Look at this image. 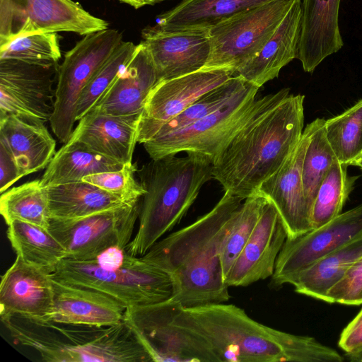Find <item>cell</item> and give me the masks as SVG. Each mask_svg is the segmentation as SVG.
<instances>
[{"instance_id": "obj_1", "label": "cell", "mask_w": 362, "mask_h": 362, "mask_svg": "<svg viewBox=\"0 0 362 362\" xmlns=\"http://www.w3.org/2000/svg\"><path fill=\"white\" fill-rule=\"evenodd\" d=\"M242 199L228 192L195 222L157 241L142 257L170 276V299L183 308L229 300L222 263L223 241Z\"/></svg>"}, {"instance_id": "obj_2", "label": "cell", "mask_w": 362, "mask_h": 362, "mask_svg": "<svg viewBox=\"0 0 362 362\" xmlns=\"http://www.w3.org/2000/svg\"><path fill=\"white\" fill-rule=\"evenodd\" d=\"M289 88L272 98L233 136L212 164V177L242 200L258 193L276 173L303 134L304 95Z\"/></svg>"}, {"instance_id": "obj_3", "label": "cell", "mask_w": 362, "mask_h": 362, "mask_svg": "<svg viewBox=\"0 0 362 362\" xmlns=\"http://www.w3.org/2000/svg\"><path fill=\"white\" fill-rule=\"evenodd\" d=\"M176 320L202 335L219 361L305 362L312 351L310 337L262 325L232 304L180 305Z\"/></svg>"}, {"instance_id": "obj_4", "label": "cell", "mask_w": 362, "mask_h": 362, "mask_svg": "<svg viewBox=\"0 0 362 362\" xmlns=\"http://www.w3.org/2000/svg\"><path fill=\"white\" fill-rule=\"evenodd\" d=\"M212 162L202 155L168 156L152 159L139 170L145 190L141 198L137 232L126 247L144 256L187 213L202 186L212 177Z\"/></svg>"}, {"instance_id": "obj_5", "label": "cell", "mask_w": 362, "mask_h": 362, "mask_svg": "<svg viewBox=\"0 0 362 362\" xmlns=\"http://www.w3.org/2000/svg\"><path fill=\"white\" fill-rule=\"evenodd\" d=\"M1 320L16 341L37 350L45 361H152L124 320L105 327L64 325L19 316Z\"/></svg>"}, {"instance_id": "obj_6", "label": "cell", "mask_w": 362, "mask_h": 362, "mask_svg": "<svg viewBox=\"0 0 362 362\" xmlns=\"http://www.w3.org/2000/svg\"><path fill=\"white\" fill-rule=\"evenodd\" d=\"M51 276L62 283L105 293L127 308L165 301L173 293L168 274L119 247H110L89 260L65 258Z\"/></svg>"}, {"instance_id": "obj_7", "label": "cell", "mask_w": 362, "mask_h": 362, "mask_svg": "<svg viewBox=\"0 0 362 362\" xmlns=\"http://www.w3.org/2000/svg\"><path fill=\"white\" fill-rule=\"evenodd\" d=\"M259 87L248 83L223 105L192 124L157 135L144 142L151 159L180 152L209 158L212 164L233 136L272 98L273 93L256 98Z\"/></svg>"}, {"instance_id": "obj_8", "label": "cell", "mask_w": 362, "mask_h": 362, "mask_svg": "<svg viewBox=\"0 0 362 362\" xmlns=\"http://www.w3.org/2000/svg\"><path fill=\"white\" fill-rule=\"evenodd\" d=\"M180 305L169 299L127 308L124 320L132 328L152 361H219L202 335L176 320Z\"/></svg>"}, {"instance_id": "obj_9", "label": "cell", "mask_w": 362, "mask_h": 362, "mask_svg": "<svg viewBox=\"0 0 362 362\" xmlns=\"http://www.w3.org/2000/svg\"><path fill=\"white\" fill-rule=\"evenodd\" d=\"M296 0H274L236 13L208 30L209 59L202 69L235 71L256 57Z\"/></svg>"}, {"instance_id": "obj_10", "label": "cell", "mask_w": 362, "mask_h": 362, "mask_svg": "<svg viewBox=\"0 0 362 362\" xmlns=\"http://www.w3.org/2000/svg\"><path fill=\"white\" fill-rule=\"evenodd\" d=\"M122 41L119 30L108 28L84 35L65 54L59 66L54 110L49 120L59 141L66 143L73 132L76 105L83 88Z\"/></svg>"}, {"instance_id": "obj_11", "label": "cell", "mask_w": 362, "mask_h": 362, "mask_svg": "<svg viewBox=\"0 0 362 362\" xmlns=\"http://www.w3.org/2000/svg\"><path fill=\"white\" fill-rule=\"evenodd\" d=\"M108 28L106 21L73 0H0V47L32 33L86 35Z\"/></svg>"}, {"instance_id": "obj_12", "label": "cell", "mask_w": 362, "mask_h": 362, "mask_svg": "<svg viewBox=\"0 0 362 362\" xmlns=\"http://www.w3.org/2000/svg\"><path fill=\"white\" fill-rule=\"evenodd\" d=\"M141 201L73 219L51 218L48 230L65 248L66 258L89 260L112 247L132 240Z\"/></svg>"}, {"instance_id": "obj_13", "label": "cell", "mask_w": 362, "mask_h": 362, "mask_svg": "<svg viewBox=\"0 0 362 362\" xmlns=\"http://www.w3.org/2000/svg\"><path fill=\"white\" fill-rule=\"evenodd\" d=\"M59 64L0 59V115L49 122L55 103Z\"/></svg>"}, {"instance_id": "obj_14", "label": "cell", "mask_w": 362, "mask_h": 362, "mask_svg": "<svg viewBox=\"0 0 362 362\" xmlns=\"http://www.w3.org/2000/svg\"><path fill=\"white\" fill-rule=\"evenodd\" d=\"M362 234V204L326 224L293 239L286 238L276 261L271 284L280 286L301 271Z\"/></svg>"}, {"instance_id": "obj_15", "label": "cell", "mask_w": 362, "mask_h": 362, "mask_svg": "<svg viewBox=\"0 0 362 362\" xmlns=\"http://www.w3.org/2000/svg\"><path fill=\"white\" fill-rule=\"evenodd\" d=\"M234 75L235 71L230 69H201L158 82L140 114L137 142L144 144L151 139L161 126Z\"/></svg>"}, {"instance_id": "obj_16", "label": "cell", "mask_w": 362, "mask_h": 362, "mask_svg": "<svg viewBox=\"0 0 362 362\" xmlns=\"http://www.w3.org/2000/svg\"><path fill=\"white\" fill-rule=\"evenodd\" d=\"M309 140L305 128L285 163L258 189V193L274 203L284 225L287 238L290 239L313 229L302 181L303 162Z\"/></svg>"}, {"instance_id": "obj_17", "label": "cell", "mask_w": 362, "mask_h": 362, "mask_svg": "<svg viewBox=\"0 0 362 362\" xmlns=\"http://www.w3.org/2000/svg\"><path fill=\"white\" fill-rule=\"evenodd\" d=\"M286 238L287 233L278 211L267 199L250 239L226 279L228 286H247L272 277Z\"/></svg>"}, {"instance_id": "obj_18", "label": "cell", "mask_w": 362, "mask_h": 362, "mask_svg": "<svg viewBox=\"0 0 362 362\" xmlns=\"http://www.w3.org/2000/svg\"><path fill=\"white\" fill-rule=\"evenodd\" d=\"M54 298L51 274L16 255L14 262L1 276V319L19 316L45 321L52 309Z\"/></svg>"}, {"instance_id": "obj_19", "label": "cell", "mask_w": 362, "mask_h": 362, "mask_svg": "<svg viewBox=\"0 0 362 362\" xmlns=\"http://www.w3.org/2000/svg\"><path fill=\"white\" fill-rule=\"evenodd\" d=\"M158 82L202 69L211 52L208 32H163L151 27L141 31Z\"/></svg>"}, {"instance_id": "obj_20", "label": "cell", "mask_w": 362, "mask_h": 362, "mask_svg": "<svg viewBox=\"0 0 362 362\" xmlns=\"http://www.w3.org/2000/svg\"><path fill=\"white\" fill-rule=\"evenodd\" d=\"M54 280L53 307L45 321L105 327L124 320L127 308L101 291Z\"/></svg>"}, {"instance_id": "obj_21", "label": "cell", "mask_w": 362, "mask_h": 362, "mask_svg": "<svg viewBox=\"0 0 362 362\" xmlns=\"http://www.w3.org/2000/svg\"><path fill=\"white\" fill-rule=\"evenodd\" d=\"M341 0H301L302 20L297 59L312 73L344 45L339 26Z\"/></svg>"}, {"instance_id": "obj_22", "label": "cell", "mask_w": 362, "mask_h": 362, "mask_svg": "<svg viewBox=\"0 0 362 362\" xmlns=\"http://www.w3.org/2000/svg\"><path fill=\"white\" fill-rule=\"evenodd\" d=\"M140 115L117 116L90 110L69 140L125 165L132 163Z\"/></svg>"}, {"instance_id": "obj_23", "label": "cell", "mask_w": 362, "mask_h": 362, "mask_svg": "<svg viewBox=\"0 0 362 362\" xmlns=\"http://www.w3.org/2000/svg\"><path fill=\"white\" fill-rule=\"evenodd\" d=\"M158 82L152 59L141 42L129 64L90 110L117 116L140 115Z\"/></svg>"}, {"instance_id": "obj_24", "label": "cell", "mask_w": 362, "mask_h": 362, "mask_svg": "<svg viewBox=\"0 0 362 362\" xmlns=\"http://www.w3.org/2000/svg\"><path fill=\"white\" fill-rule=\"evenodd\" d=\"M301 20V0H296L261 52L235 75L259 88L278 77L281 69L297 58Z\"/></svg>"}, {"instance_id": "obj_25", "label": "cell", "mask_w": 362, "mask_h": 362, "mask_svg": "<svg viewBox=\"0 0 362 362\" xmlns=\"http://www.w3.org/2000/svg\"><path fill=\"white\" fill-rule=\"evenodd\" d=\"M0 141L13 153L23 177L44 169L55 154L56 141L38 119L0 115Z\"/></svg>"}, {"instance_id": "obj_26", "label": "cell", "mask_w": 362, "mask_h": 362, "mask_svg": "<svg viewBox=\"0 0 362 362\" xmlns=\"http://www.w3.org/2000/svg\"><path fill=\"white\" fill-rule=\"evenodd\" d=\"M274 0H182L158 17L153 28L163 32L208 30L230 16Z\"/></svg>"}, {"instance_id": "obj_27", "label": "cell", "mask_w": 362, "mask_h": 362, "mask_svg": "<svg viewBox=\"0 0 362 362\" xmlns=\"http://www.w3.org/2000/svg\"><path fill=\"white\" fill-rule=\"evenodd\" d=\"M362 257V234L321 258L289 281L300 294L326 302L328 291Z\"/></svg>"}, {"instance_id": "obj_28", "label": "cell", "mask_w": 362, "mask_h": 362, "mask_svg": "<svg viewBox=\"0 0 362 362\" xmlns=\"http://www.w3.org/2000/svg\"><path fill=\"white\" fill-rule=\"evenodd\" d=\"M123 166L78 141L69 140L55 153L40 180L47 188L83 181L87 175L120 170Z\"/></svg>"}, {"instance_id": "obj_29", "label": "cell", "mask_w": 362, "mask_h": 362, "mask_svg": "<svg viewBox=\"0 0 362 362\" xmlns=\"http://www.w3.org/2000/svg\"><path fill=\"white\" fill-rule=\"evenodd\" d=\"M46 189L51 218H78L125 204L117 196L84 181Z\"/></svg>"}, {"instance_id": "obj_30", "label": "cell", "mask_w": 362, "mask_h": 362, "mask_svg": "<svg viewBox=\"0 0 362 362\" xmlns=\"http://www.w3.org/2000/svg\"><path fill=\"white\" fill-rule=\"evenodd\" d=\"M7 237L17 256L49 274L66 258L63 245L48 229L37 225L13 220L8 224Z\"/></svg>"}, {"instance_id": "obj_31", "label": "cell", "mask_w": 362, "mask_h": 362, "mask_svg": "<svg viewBox=\"0 0 362 362\" xmlns=\"http://www.w3.org/2000/svg\"><path fill=\"white\" fill-rule=\"evenodd\" d=\"M0 213L7 225L20 220L48 229L51 217L47 189L36 180L4 192Z\"/></svg>"}, {"instance_id": "obj_32", "label": "cell", "mask_w": 362, "mask_h": 362, "mask_svg": "<svg viewBox=\"0 0 362 362\" xmlns=\"http://www.w3.org/2000/svg\"><path fill=\"white\" fill-rule=\"evenodd\" d=\"M325 121L317 118L305 127L310 140L303 162L302 181L310 215L319 187L330 167L337 160L326 135Z\"/></svg>"}, {"instance_id": "obj_33", "label": "cell", "mask_w": 362, "mask_h": 362, "mask_svg": "<svg viewBox=\"0 0 362 362\" xmlns=\"http://www.w3.org/2000/svg\"><path fill=\"white\" fill-rule=\"evenodd\" d=\"M347 166L337 160L322 182L313 205L310 223L317 228L337 217L351 193L357 177L347 174Z\"/></svg>"}, {"instance_id": "obj_34", "label": "cell", "mask_w": 362, "mask_h": 362, "mask_svg": "<svg viewBox=\"0 0 362 362\" xmlns=\"http://www.w3.org/2000/svg\"><path fill=\"white\" fill-rule=\"evenodd\" d=\"M327 139L337 160L349 165L362 153V99L325 121Z\"/></svg>"}, {"instance_id": "obj_35", "label": "cell", "mask_w": 362, "mask_h": 362, "mask_svg": "<svg viewBox=\"0 0 362 362\" xmlns=\"http://www.w3.org/2000/svg\"><path fill=\"white\" fill-rule=\"evenodd\" d=\"M137 45L122 41L97 70L83 88L77 103L76 120L87 114L127 67L134 57Z\"/></svg>"}, {"instance_id": "obj_36", "label": "cell", "mask_w": 362, "mask_h": 362, "mask_svg": "<svg viewBox=\"0 0 362 362\" xmlns=\"http://www.w3.org/2000/svg\"><path fill=\"white\" fill-rule=\"evenodd\" d=\"M267 201L266 197L257 193L247 198L238 208L221 249V257L225 281L232 266L250 239Z\"/></svg>"}, {"instance_id": "obj_37", "label": "cell", "mask_w": 362, "mask_h": 362, "mask_svg": "<svg viewBox=\"0 0 362 362\" xmlns=\"http://www.w3.org/2000/svg\"><path fill=\"white\" fill-rule=\"evenodd\" d=\"M57 33H37L18 37L0 47V59L38 65L58 64L62 57Z\"/></svg>"}, {"instance_id": "obj_38", "label": "cell", "mask_w": 362, "mask_h": 362, "mask_svg": "<svg viewBox=\"0 0 362 362\" xmlns=\"http://www.w3.org/2000/svg\"><path fill=\"white\" fill-rule=\"evenodd\" d=\"M248 83L240 76L234 75L223 84L201 96L181 113L161 126L154 136L165 134L192 124L221 107Z\"/></svg>"}, {"instance_id": "obj_39", "label": "cell", "mask_w": 362, "mask_h": 362, "mask_svg": "<svg viewBox=\"0 0 362 362\" xmlns=\"http://www.w3.org/2000/svg\"><path fill=\"white\" fill-rule=\"evenodd\" d=\"M136 164L124 165L120 170L107 171L86 176L83 181L91 183L119 197L124 203L134 204L145 194L140 182L134 177Z\"/></svg>"}, {"instance_id": "obj_40", "label": "cell", "mask_w": 362, "mask_h": 362, "mask_svg": "<svg viewBox=\"0 0 362 362\" xmlns=\"http://www.w3.org/2000/svg\"><path fill=\"white\" fill-rule=\"evenodd\" d=\"M326 302L349 305L362 304V257L328 291Z\"/></svg>"}, {"instance_id": "obj_41", "label": "cell", "mask_w": 362, "mask_h": 362, "mask_svg": "<svg viewBox=\"0 0 362 362\" xmlns=\"http://www.w3.org/2000/svg\"><path fill=\"white\" fill-rule=\"evenodd\" d=\"M0 192L3 193L23 175L8 147L0 141Z\"/></svg>"}, {"instance_id": "obj_42", "label": "cell", "mask_w": 362, "mask_h": 362, "mask_svg": "<svg viewBox=\"0 0 362 362\" xmlns=\"http://www.w3.org/2000/svg\"><path fill=\"white\" fill-rule=\"evenodd\" d=\"M338 345L346 353L362 351V309L343 329Z\"/></svg>"}, {"instance_id": "obj_43", "label": "cell", "mask_w": 362, "mask_h": 362, "mask_svg": "<svg viewBox=\"0 0 362 362\" xmlns=\"http://www.w3.org/2000/svg\"><path fill=\"white\" fill-rule=\"evenodd\" d=\"M345 358L353 362H362V351L356 353H346Z\"/></svg>"}, {"instance_id": "obj_44", "label": "cell", "mask_w": 362, "mask_h": 362, "mask_svg": "<svg viewBox=\"0 0 362 362\" xmlns=\"http://www.w3.org/2000/svg\"><path fill=\"white\" fill-rule=\"evenodd\" d=\"M120 2L129 4L135 8H139L142 6L144 0H119Z\"/></svg>"}, {"instance_id": "obj_45", "label": "cell", "mask_w": 362, "mask_h": 362, "mask_svg": "<svg viewBox=\"0 0 362 362\" xmlns=\"http://www.w3.org/2000/svg\"><path fill=\"white\" fill-rule=\"evenodd\" d=\"M164 1H165V0H144L143 1V5L144 6L154 5L156 4H158V3Z\"/></svg>"}, {"instance_id": "obj_46", "label": "cell", "mask_w": 362, "mask_h": 362, "mask_svg": "<svg viewBox=\"0 0 362 362\" xmlns=\"http://www.w3.org/2000/svg\"><path fill=\"white\" fill-rule=\"evenodd\" d=\"M351 165L357 166L362 170V156L353 161Z\"/></svg>"}, {"instance_id": "obj_47", "label": "cell", "mask_w": 362, "mask_h": 362, "mask_svg": "<svg viewBox=\"0 0 362 362\" xmlns=\"http://www.w3.org/2000/svg\"><path fill=\"white\" fill-rule=\"evenodd\" d=\"M362 156V153L361 154V156ZM360 156H359V157H360Z\"/></svg>"}]
</instances>
